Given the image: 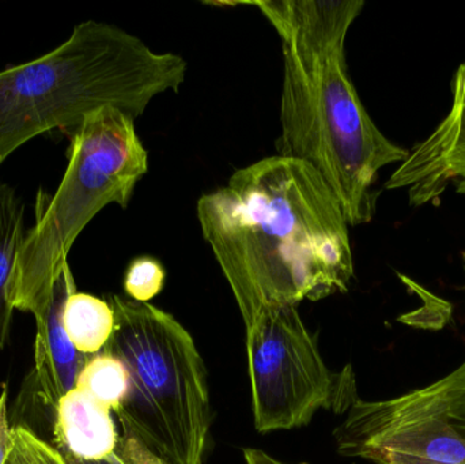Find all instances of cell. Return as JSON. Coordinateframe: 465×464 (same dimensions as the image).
<instances>
[{
  "mask_svg": "<svg viewBox=\"0 0 465 464\" xmlns=\"http://www.w3.org/2000/svg\"><path fill=\"white\" fill-rule=\"evenodd\" d=\"M245 327L257 432L305 427L317 411L347 413L358 400L351 367H327L295 305L262 311Z\"/></svg>",
  "mask_w": 465,
  "mask_h": 464,
  "instance_id": "6",
  "label": "cell"
},
{
  "mask_svg": "<svg viewBox=\"0 0 465 464\" xmlns=\"http://www.w3.org/2000/svg\"><path fill=\"white\" fill-rule=\"evenodd\" d=\"M166 272L163 264L149 256L134 259L124 278V291L136 302H149L163 291Z\"/></svg>",
  "mask_w": 465,
  "mask_h": 464,
  "instance_id": "15",
  "label": "cell"
},
{
  "mask_svg": "<svg viewBox=\"0 0 465 464\" xmlns=\"http://www.w3.org/2000/svg\"><path fill=\"white\" fill-rule=\"evenodd\" d=\"M278 155L302 161L335 193L350 226L371 222L380 171L409 150L374 124L346 67V56L297 62L283 54Z\"/></svg>",
  "mask_w": 465,
  "mask_h": 464,
  "instance_id": "5",
  "label": "cell"
},
{
  "mask_svg": "<svg viewBox=\"0 0 465 464\" xmlns=\"http://www.w3.org/2000/svg\"><path fill=\"white\" fill-rule=\"evenodd\" d=\"M68 165L54 195H38L35 223L25 237L11 282L14 310L46 307L68 253L90 221L109 204L127 209L149 172L135 120L116 108L93 112L71 133Z\"/></svg>",
  "mask_w": 465,
  "mask_h": 464,
  "instance_id": "4",
  "label": "cell"
},
{
  "mask_svg": "<svg viewBox=\"0 0 465 464\" xmlns=\"http://www.w3.org/2000/svg\"><path fill=\"white\" fill-rule=\"evenodd\" d=\"M243 459H245L246 464H286L275 459L271 455L265 454V452L260 451V449H245Z\"/></svg>",
  "mask_w": 465,
  "mask_h": 464,
  "instance_id": "20",
  "label": "cell"
},
{
  "mask_svg": "<svg viewBox=\"0 0 465 464\" xmlns=\"http://www.w3.org/2000/svg\"><path fill=\"white\" fill-rule=\"evenodd\" d=\"M196 212L245 326L262 311L349 291L350 225L308 163L278 154L256 161L201 196Z\"/></svg>",
  "mask_w": 465,
  "mask_h": 464,
  "instance_id": "1",
  "label": "cell"
},
{
  "mask_svg": "<svg viewBox=\"0 0 465 464\" xmlns=\"http://www.w3.org/2000/svg\"><path fill=\"white\" fill-rule=\"evenodd\" d=\"M188 64L157 54L106 22L86 21L48 54L0 71V166L41 133H73L93 112L142 116L161 93L179 92Z\"/></svg>",
  "mask_w": 465,
  "mask_h": 464,
  "instance_id": "2",
  "label": "cell"
},
{
  "mask_svg": "<svg viewBox=\"0 0 465 464\" xmlns=\"http://www.w3.org/2000/svg\"><path fill=\"white\" fill-rule=\"evenodd\" d=\"M13 440L24 449L33 464H67L54 446L21 425H13Z\"/></svg>",
  "mask_w": 465,
  "mask_h": 464,
  "instance_id": "17",
  "label": "cell"
},
{
  "mask_svg": "<svg viewBox=\"0 0 465 464\" xmlns=\"http://www.w3.org/2000/svg\"><path fill=\"white\" fill-rule=\"evenodd\" d=\"M63 326L76 350L84 356L101 353L114 330L111 304L87 293L71 294L63 308Z\"/></svg>",
  "mask_w": 465,
  "mask_h": 464,
  "instance_id": "13",
  "label": "cell"
},
{
  "mask_svg": "<svg viewBox=\"0 0 465 464\" xmlns=\"http://www.w3.org/2000/svg\"><path fill=\"white\" fill-rule=\"evenodd\" d=\"M109 304L114 330L103 351L130 373V391L116 411L120 441L149 464H203L212 406L193 337L149 302L112 296Z\"/></svg>",
  "mask_w": 465,
  "mask_h": 464,
  "instance_id": "3",
  "label": "cell"
},
{
  "mask_svg": "<svg viewBox=\"0 0 465 464\" xmlns=\"http://www.w3.org/2000/svg\"><path fill=\"white\" fill-rule=\"evenodd\" d=\"M62 454V452H60ZM67 464H141L136 460L133 454L127 451L122 444L119 443L116 452L111 457L101 460H82L78 458L71 457V455L62 454Z\"/></svg>",
  "mask_w": 465,
  "mask_h": 464,
  "instance_id": "19",
  "label": "cell"
},
{
  "mask_svg": "<svg viewBox=\"0 0 465 464\" xmlns=\"http://www.w3.org/2000/svg\"><path fill=\"white\" fill-rule=\"evenodd\" d=\"M26 233L21 199L10 184L0 182V350L10 337L15 311L10 299L11 282Z\"/></svg>",
  "mask_w": 465,
  "mask_h": 464,
  "instance_id": "12",
  "label": "cell"
},
{
  "mask_svg": "<svg viewBox=\"0 0 465 464\" xmlns=\"http://www.w3.org/2000/svg\"><path fill=\"white\" fill-rule=\"evenodd\" d=\"M335 438L339 454L377 464H465V439L429 386L391 400L358 398Z\"/></svg>",
  "mask_w": 465,
  "mask_h": 464,
  "instance_id": "7",
  "label": "cell"
},
{
  "mask_svg": "<svg viewBox=\"0 0 465 464\" xmlns=\"http://www.w3.org/2000/svg\"><path fill=\"white\" fill-rule=\"evenodd\" d=\"M450 114L385 183L387 190H407L412 207L439 201L452 187L465 193V62L452 81Z\"/></svg>",
  "mask_w": 465,
  "mask_h": 464,
  "instance_id": "8",
  "label": "cell"
},
{
  "mask_svg": "<svg viewBox=\"0 0 465 464\" xmlns=\"http://www.w3.org/2000/svg\"><path fill=\"white\" fill-rule=\"evenodd\" d=\"M75 387L89 392L116 413L130 391V373L119 359L101 351L84 364Z\"/></svg>",
  "mask_w": 465,
  "mask_h": 464,
  "instance_id": "14",
  "label": "cell"
},
{
  "mask_svg": "<svg viewBox=\"0 0 465 464\" xmlns=\"http://www.w3.org/2000/svg\"><path fill=\"white\" fill-rule=\"evenodd\" d=\"M111 411L92 394L75 387L59 400L49 444L82 460L111 457L120 441Z\"/></svg>",
  "mask_w": 465,
  "mask_h": 464,
  "instance_id": "11",
  "label": "cell"
},
{
  "mask_svg": "<svg viewBox=\"0 0 465 464\" xmlns=\"http://www.w3.org/2000/svg\"><path fill=\"white\" fill-rule=\"evenodd\" d=\"M463 264H464V270H465V251L463 252Z\"/></svg>",
  "mask_w": 465,
  "mask_h": 464,
  "instance_id": "22",
  "label": "cell"
},
{
  "mask_svg": "<svg viewBox=\"0 0 465 464\" xmlns=\"http://www.w3.org/2000/svg\"><path fill=\"white\" fill-rule=\"evenodd\" d=\"M75 291L70 264H65L54 282L48 304L35 315L37 323L35 370L30 375L27 390L37 398L38 405L46 409L52 424L59 400L75 389L79 373L92 357L76 350L63 326V308L68 297Z\"/></svg>",
  "mask_w": 465,
  "mask_h": 464,
  "instance_id": "10",
  "label": "cell"
},
{
  "mask_svg": "<svg viewBox=\"0 0 465 464\" xmlns=\"http://www.w3.org/2000/svg\"><path fill=\"white\" fill-rule=\"evenodd\" d=\"M429 387L441 398L450 422L465 439V361Z\"/></svg>",
  "mask_w": 465,
  "mask_h": 464,
  "instance_id": "16",
  "label": "cell"
},
{
  "mask_svg": "<svg viewBox=\"0 0 465 464\" xmlns=\"http://www.w3.org/2000/svg\"><path fill=\"white\" fill-rule=\"evenodd\" d=\"M13 425L8 413V387L3 384L0 392V464L7 462L11 449V438H13Z\"/></svg>",
  "mask_w": 465,
  "mask_h": 464,
  "instance_id": "18",
  "label": "cell"
},
{
  "mask_svg": "<svg viewBox=\"0 0 465 464\" xmlns=\"http://www.w3.org/2000/svg\"><path fill=\"white\" fill-rule=\"evenodd\" d=\"M5 464H33L30 462L29 458H27V455L25 454L24 449L13 440V438H11L10 454H8L7 462H5Z\"/></svg>",
  "mask_w": 465,
  "mask_h": 464,
  "instance_id": "21",
  "label": "cell"
},
{
  "mask_svg": "<svg viewBox=\"0 0 465 464\" xmlns=\"http://www.w3.org/2000/svg\"><path fill=\"white\" fill-rule=\"evenodd\" d=\"M259 8L283 44V54L313 62L344 54L347 35L362 13V0H254L223 3Z\"/></svg>",
  "mask_w": 465,
  "mask_h": 464,
  "instance_id": "9",
  "label": "cell"
}]
</instances>
